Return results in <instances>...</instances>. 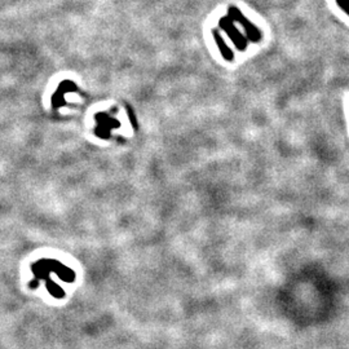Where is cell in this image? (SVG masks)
<instances>
[{
	"mask_svg": "<svg viewBox=\"0 0 349 349\" xmlns=\"http://www.w3.org/2000/svg\"><path fill=\"white\" fill-rule=\"evenodd\" d=\"M219 25L220 27L228 34V36L231 38L232 42L235 44V47H237L238 49L245 50L246 48H247V39H246L245 36H243V34L235 27L234 21L229 17V16L221 18L219 22Z\"/></svg>",
	"mask_w": 349,
	"mask_h": 349,
	"instance_id": "cell-2",
	"label": "cell"
},
{
	"mask_svg": "<svg viewBox=\"0 0 349 349\" xmlns=\"http://www.w3.org/2000/svg\"><path fill=\"white\" fill-rule=\"evenodd\" d=\"M338 4L342 7L343 11H346L349 15V0H338Z\"/></svg>",
	"mask_w": 349,
	"mask_h": 349,
	"instance_id": "cell-4",
	"label": "cell"
},
{
	"mask_svg": "<svg viewBox=\"0 0 349 349\" xmlns=\"http://www.w3.org/2000/svg\"><path fill=\"white\" fill-rule=\"evenodd\" d=\"M229 17H231L234 22H238V23H241V25L243 26L247 39L254 42V43L260 42V39H261V33H260V30L257 29L256 26L252 25L251 22H250L245 16L242 15L241 11H239L237 7L229 8Z\"/></svg>",
	"mask_w": 349,
	"mask_h": 349,
	"instance_id": "cell-1",
	"label": "cell"
},
{
	"mask_svg": "<svg viewBox=\"0 0 349 349\" xmlns=\"http://www.w3.org/2000/svg\"><path fill=\"white\" fill-rule=\"evenodd\" d=\"M212 35L215 42L217 43V47H219L220 52H221V54H223V57L225 58L227 61H232L234 57V54L231 50V48L228 47V44L225 43V40L223 39V36L220 35L217 30H212Z\"/></svg>",
	"mask_w": 349,
	"mask_h": 349,
	"instance_id": "cell-3",
	"label": "cell"
}]
</instances>
